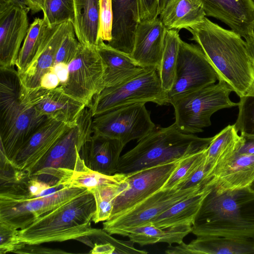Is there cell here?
<instances>
[{
	"label": "cell",
	"instance_id": "cell-34",
	"mask_svg": "<svg viewBox=\"0 0 254 254\" xmlns=\"http://www.w3.org/2000/svg\"><path fill=\"white\" fill-rule=\"evenodd\" d=\"M97 238L100 243H94L92 254H146L148 252L144 250L136 249L134 243L130 240H121L116 239L111 234L101 229H96L92 235Z\"/></svg>",
	"mask_w": 254,
	"mask_h": 254
},
{
	"label": "cell",
	"instance_id": "cell-22",
	"mask_svg": "<svg viewBox=\"0 0 254 254\" xmlns=\"http://www.w3.org/2000/svg\"><path fill=\"white\" fill-rule=\"evenodd\" d=\"M125 146L118 139L92 134L83 145L80 155L91 169L112 175L117 173L121 154Z\"/></svg>",
	"mask_w": 254,
	"mask_h": 254
},
{
	"label": "cell",
	"instance_id": "cell-16",
	"mask_svg": "<svg viewBox=\"0 0 254 254\" xmlns=\"http://www.w3.org/2000/svg\"><path fill=\"white\" fill-rule=\"evenodd\" d=\"M74 29L72 21H66L47 26L38 50L24 71L19 74L26 89H33L40 85L43 75L52 68L58 50L67 33Z\"/></svg>",
	"mask_w": 254,
	"mask_h": 254
},
{
	"label": "cell",
	"instance_id": "cell-37",
	"mask_svg": "<svg viewBox=\"0 0 254 254\" xmlns=\"http://www.w3.org/2000/svg\"><path fill=\"white\" fill-rule=\"evenodd\" d=\"M206 149L183 159L162 189L176 188L180 184L188 179L205 158Z\"/></svg>",
	"mask_w": 254,
	"mask_h": 254
},
{
	"label": "cell",
	"instance_id": "cell-26",
	"mask_svg": "<svg viewBox=\"0 0 254 254\" xmlns=\"http://www.w3.org/2000/svg\"><path fill=\"white\" fill-rule=\"evenodd\" d=\"M200 0H169L159 18L167 29H187L206 17Z\"/></svg>",
	"mask_w": 254,
	"mask_h": 254
},
{
	"label": "cell",
	"instance_id": "cell-4",
	"mask_svg": "<svg viewBox=\"0 0 254 254\" xmlns=\"http://www.w3.org/2000/svg\"><path fill=\"white\" fill-rule=\"evenodd\" d=\"M95 209L94 196L87 190L19 230L20 238L26 245H39L90 237L96 230L91 225Z\"/></svg>",
	"mask_w": 254,
	"mask_h": 254
},
{
	"label": "cell",
	"instance_id": "cell-9",
	"mask_svg": "<svg viewBox=\"0 0 254 254\" xmlns=\"http://www.w3.org/2000/svg\"><path fill=\"white\" fill-rule=\"evenodd\" d=\"M203 187L161 189L128 210L105 221L103 229L111 235L127 236L131 229L150 223L172 205Z\"/></svg>",
	"mask_w": 254,
	"mask_h": 254
},
{
	"label": "cell",
	"instance_id": "cell-10",
	"mask_svg": "<svg viewBox=\"0 0 254 254\" xmlns=\"http://www.w3.org/2000/svg\"><path fill=\"white\" fill-rule=\"evenodd\" d=\"M155 127L145 103L124 106L93 117L92 134L121 141L139 140Z\"/></svg>",
	"mask_w": 254,
	"mask_h": 254
},
{
	"label": "cell",
	"instance_id": "cell-17",
	"mask_svg": "<svg viewBox=\"0 0 254 254\" xmlns=\"http://www.w3.org/2000/svg\"><path fill=\"white\" fill-rule=\"evenodd\" d=\"M29 11L14 5L0 6V66H15L29 27Z\"/></svg>",
	"mask_w": 254,
	"mask_h": 254
},
{
	"label": "cell",
	"instance_id": "cell-19",
	"mask_svg": "<svg viewBox=\"0 0 254 254\" xmlns=\"http://www.w3.org/2000/svg\"><path fill=\"white\" fill-rule=\"evenodd\" d=\"M207 16L217 19L245 40L251 37L253 0H200Z\"/></svg>",
	"mask_w": 254,
	"mask_h": 254
},
{
	"label": "cell",
	"instance_id": "cell-25",
	"mask_svg": "<svg viewBox=\"0 0 254 254\" xmlns=\"http://www.w3.org/2000/svg\"><path fill=\"white\" fill-rule=\"evenodd\" d=\"M96 49L104 65V88L118 85L145 68L138 65L129 55L102 40L98 41Z\"/></svg>",
	"mask_w": 254,
	"mask_h": 254
},
{
	"label": "cell",
	"instance_id": "cell-5",
	"mask_svg": "<svg viewBox=\"0 0 254 254\" xmlns=\"http://www.w3.org/2000/svg\"><path fill=\"white\" fill-rule=\"evenodd\" d=\"M212 139L183 132L175 123L166 127H155L121 156L117 173L127 174L184 158L206 149Z\"/></svg>",
	"mask_w": 254,
	"mask_h": 254
},
{
	"label": "cell",
	"instance_id": "cell-6",
	"mask_svg": "<svg viewBox=\"0 0 254 254\" xmlns=\"http://www.w3.org/2000/svg\"><path fill=\"white\" fill-rule=\"evenodd\" d=\"M218 81L169 99L174 109L175 124L180 131L189 134L202 132L211 125L214 113L238 106L230 99L232 88L225 81Z\"/></svg>",
	"mask_w": 254,
	"mask_h": 254
},
{
	"label": "cell",
	"instance_id": "cell-29",
	"mask_svg": "<svg viewBox=\"0 0 254 254\" xmlns=\"http://www.w3.org/2000/svg\"><path fill=\"white\" fill-rule=\"evenodd\" d=\"M191 231L192 226L190 225L162 228L152 223H148L131 229L127 237L134 244L141 246L157 243L172 245L182 243L184 238L191 233Z\"/></svg>",
	"mask_w": 254,
	"mask_h": 254
},
{
	"label": "cell",
	"instance_id": "cell-49",
	"mask_svg": "<svg viewBox=\"0 0 254 254\" xmlns=\"http://www.w3.org/2000/svg\"><path fill=\"white\" fill-rule=\"evenodd\" d=\"M40 10H42L44 0H30Z\"/></svg>",
	"mask_w": 254,
	"mask_h": 254
},
{
	"label": "cell",
	"instance_id": "cell-7",
	"mask_svg": "<svg viewBox=\"0 0 254 254\" xmlns=\"http://www.w3.org/2000/svg\"><path fill=\"white\" fill-rule=\"evenodd\" d=\"M147 102L160 106L169 103L168 94L162 87L156 68H145L118 85L104 88L88 107L94 117L124 106Z\"/></svg>",
	"mask_w": 254,
	"mask_h": 254
},
{
	"label": "cell",
	"instance_id": "cell-42",
	"mask_svg": "<svg viewBox=\"0 0 254 254\" xmlns=\"http://www.w3.org/2000/svg\"><path fill=\"white\" fill-rule=\"evenodd\" d=\"M205 157L190 177L176 188L182 190L206 186L208 182L209 169L206 164Z\"/></svg>",
	"mask_w": 254,
	"mask_h": 254
},
{
	"label": "cell",
	"instance_id": "cell-32",
	"mask_svg": "<svg viewBox=\"0 0 254 254\" xmlns=\"http://www.w3.org/2000/svg\"><path fill=\"white\" fill-rule=\"evenodd\" d=\"M127 188L128 183L126 177L124 180L118 183L103 185L88 190L93 194L96 204L92 221L97 223L109 219L116 198Z\"/></svg>",
	"mask_w": 254,
	"mask_h": 254
},
{
	"label": "cell",
	"instance_id": "cell-35",
	"mask_svg": "<svg viewBox=\"0 0 254 254\" xmlns=\"http://www.w3.org/2000/svg\"><path fill=\"white\" fill-rule=\"evenodd\" d=\"M43 18L49 26L66 21L73 22L74 17L73 0H44Z\"/></svg>",
	"mask_w": 254,
	"mask_h": 254
},
{
	"label": "cell",
	"instance_id": "cell-15",
	"mask_svg": "<svg viewBox=\"0 0 254 254\" xmlns=\"http://www.w3.org/2000/svg\"><path fill=\"white\" fill-rule=\"evenodd\" d=\"M73 126L56 119L48 118L11 162L17 169L30 176L34 167Z\"/></svg>",
	"mask_w": 254,
	"mask_h": 254
},
{
	"label": "cell",
	"instance_id": "cell-23",
	"mask_svg": "<svg viewBox=\"0 0 254 254\" xmlns=\"http://www.w3.org/2000/svg\"><path fill=\"white\" fill-rule=\"evenodd\" d=\"M112 39L107 44L130 55L135 30L139 22L137 0H112Z\"/></svg>",
	"mask_w": 254,
	"mask_h": 254
},
{
	"label": "cell",
	"instance_id": "cell-48",
	"mask_svg": "<svg viewBox=\"0 0 254 254\" xmlns=\"http://www.w3.org/2000/svg\"><path fill=\"white\" fill-rule=\"evenodd\" d=\"M245 41L247 42L249 49L254 59V39L252 37H250L245 40Z\"/></svg>",
	"mask_w": 254,
	"mask_h": 254
},
{
	"label": "cell",
	"instance_id": "cell-2",
	"mask_svg": "<svg viewBox=\"0 0 254 254\" xmlns=\"http://www.w3.org/2000/svg\"><path fill=\"white\" fill-rule=\"evenodd\" d=\"M210 187L191 233L196 236L254 239V191L249 187L219 192Z\"/></svg>",
	"mask_w": 254,
	"mask_h": 254
},
{
	"label": "cell",
	"instance_id": "cell-21",
	"mask_svg": "<svg viewBox=\"0 0 254 254\" xmlns=\"http://www.w3.org/2000/svg\"><path fill=\"white\" fill-rule=\"evenodd\" d=\"M168 254H254V239L200 236L189 244L184 242L169 246Z\"/></svg>",
	"mask_w": 254,
	"mask_h": 254
},
{
	"label": "cell",
	"instance_id": "cell-31",
	"mask_svg": "<svg viewBox=\"0 0 254 254\" xmlns=\"http://www.w3.org/2000/svg\"><path fill=\"white\" fill-rule=\"evenodd\" d=\"M179 30L167 29L159 73L163 88L168 93L175 79L177 61L181 41Z\"/></svg>",
	"mask_w": 254,
	"mask_h": 254
},
{
	"label": "cell",
	"instance_id": "cell-50",
	"mask_svg": "<svg viewBox=\"0 0 254 254\" xmlns=\"http://www.w3.org/2000/svg\"><path fill=\"white\" fill-rule=\"evenodd\" d=\"M251 37L254 39V21L253 22L252 28Z\"/></svg>",
	"mask_w": 254,
	"mask_h": 254
},
{
	"label": "cell",
	"instance_id": "cell-27",
	"mask_svg": "<svg viewBox=\"0 0 254 254\" xmlns=\"http://www.w3.org/2000/svg\"><path fill=\"white\" fill-rule=\"evenodd\" d=\"M73 21L76 36L83 45L96 48L99 26V0H73Z\"/></svg>",
	"mask_w": 254,
	"mask_h": 254
},
{
	"label": "cell",
	"instance_id": "cell-20",
	"mask_svg": "<svg viewBox=\"0 0 254 254\" xmlns=\"http://www.w3.org/2000/svg\"><path fill=\"white\" fill-rule=\"evenodd\" d=\"M254 181V154L234 153L219 164L206 186L221 192L250 187Z\"/></svg>",
	"mask_w": 254,
	"mask_h": 254
},
{
	"label": "cell",
	"instance_id": "cell-41",
	"mask_svg": "<svg viewBox=\"0 0 254 254\" xmlns=\"http://www.w3.org/2000/svg\"><path fill=\"white\" fill-rule=\"evenodd\" d=\"M168 1L169 0H137L139 22L158 17Z\"/></svg>",
	"mask_w": 254,
	"mask_h": 254
},
{
	"label": "cell",
	"instance_id": "cell-44",
	"mask_svg": "<svg viewBox=\"0 0 254 254\" xmlns=\"http://www.w3.org/2000/svg\"><path fill=\"white\" fill-rule=\"evenodd\" d=\"M37 245H26L16 253L18 254H67L68 252L61 250L37 246Z\"/></svg>",
	"mask_w": 254,
	"mask_h": 254
},
{
	"label": "cell",
	"instance_id": "cell-13",
	"mask_svg": "<svg viewBox=\"0 0 254 254\" xmlns=\"http://www.w3.org/2000/svg\"><path fill=\"white\" fill-rule=\"evenodd\" d=\"M184 158L126 174L128 188L116 198L110 218L128 210L161 190Z\"/></svg>",
	"mask_w": 254,
	"mask_h": 254
},
{
	"label": "cell",
	"instance_id": "cell-8",
	"mask_svg": "<svg viewBox=\"0 0 254 254\" xmlns=\"http://www.w3.org/2000/svg\"><path fill=\"white\" fill-rule=\"evenodd\" d=\"M87 190L64 188L51 195L37 197L12 190H0V222L17 229H24Z\"/></svg>",
	"mask_w": 254,
	"mask_h": 254
},
{
	"label": "cell",
	"instance_id": "cell-39",
	"mask_svg": "<svg viewBox=\"0 0 254 254\" xmlns=\"http://www.w3.org/2000/svg\"><path fill=\"white\" fill-rule=\"evenodd\" d=\"M26 245L19 236V229L0 222V254L16 253Z\"/></svg>",
	"mask_w": 254,
	"mask_h": 254
},
{
	"label": "cell",
	"instance_id": "cell-45",
	"mask_svg": "<svg viewBox=\"0 0 254 254\" xmlns=\"http://www.w3.org/2000/svg\"><path fill=\"white\" fill-rule=\"evenodd\" d=\"M60 80L52 70L45 73L41 78L40 86L46 89H54L59 86Z\"/></svg>",
	"mask_w": 254,
	"mask_h": 254
},
{
	"label": "cell",
	"instance_id": "cell-33",
	"mask_svg": "<svg viewBox=\"0 0 254 254\" xmlns=\"http://www.w3.org/2000/svg\"><path fill=\"white\" fill-rule=\"evenodd\" d=\"M48 24L44 18H35L21 47L16 63L19 74H22L33 59Z\"/></svg>",
	"mask_w": 254,
	"mask_h": 254
},
{
	"label": "cell",
	"instance_id": "cell-36",
	"mask_svg": "<svg viewBox=\"0 0 254 254\" xmlns=\"http://www.w3.org/2000/svg\"><path fill=\"white\" fill-rule=\"evenodd\" d=\"M239 113L234 124L240 135L254 139V93L240 98Z\"/></svg>",
	"mask_w": 254,
	"mask_h": 254
},
{
	"label": "cell",
	"instance_id": "cell-12",
	"mask_svg": "<svg viewBox=\"0 0 254 254\" xmlns=\"http://www.w3.org/2000/svg\"><path fill=\"white\" fill-rule=\"evenodd\" d=\"M217 75L198 45L181 40L175 79L169 99L215 84Z\"/></svg>",
	"mask_w": 254,
	"mask_h": 254
},
{
	"label": "cell",
	"instance_id": "cell-38",
	"mask_svg": "<svg viewBox=\"0 0 254 254\" xmlns=\"http://www.w3.org/2000/svg\"><path fill=\"white\" fill-rule=\"evenodd\" d=\"M113 18L112 0H99L97 42L99 40L107 43L111 42L112 39Z\"/></svg>",
	"mask_w": 254,
	"mask_h": 254
},
{
	"label": "cell",
	"instance_id": "cell-51",
	"mask_svg": "<svg viewBox=\"0 0 254 254\" xmlns=\"http://www.w3.org/2000/svg\"><path fill=\"white\" fill-rule=\"evenodd\" d=\"M253 190L254 191V181L252 183V184L249 187Z\"/></svg>",
	"mask_w": 254,
	"mask_h": 254
},
{
	"label": "cell",
	"instance_id": "cell-43",
	"mask_svg": "<svg viewBox=\"0 0 254 254\" xmlns=\"http://www.w3.org/2000/svg\"><path fill=\"white\" fill-rule=\"evenodd\" d=\"M14 5L33 13H36L40 10L30 0H0V6Z\"/></svg>",
	"mask_w": 254,
	"mask_h": 254
},
{
	"label": "cell",
	"instance_id": "cell-28",
	"mask_svg": "<svg viewBox=\"0 0 254 254\" xmlns=\"http://www.w3.org/2000/svg\"><path fill=\"white\" fill-rule=\"evenodd\" d=\"M210 187L205 186L201 190L172 205L150 223L166 228L182 225H192L201 203Z\"/></svg>",
	"mask_w": 254,
	"mask_h": 254
},
{
	"label": "cell",
	"instance_id": "cell-3",
	"mask_svg": "<svg viewBox=\"0 0 254 254\" xmlns=\"http://www.w3.org/2000/svg\"><path fill=\"white\" fill-rule=\"evenodd\" d=\"M47 118L24 99L15 66H0V146L11 162Z\"/></svg>",
	"mask_w": 254,
	"mask_h": 254
},
{
	"label": "cell",
	"instance_id": "cell-1",
	"mask_svg": "<svg viewBox=\"0 0 254 254\" xmlns=\"http://www.w3.org/2000/svg\"><path fill=\"white\" fill-rule=\"evenodd\" d=\"M201 48L218 81H224L240 98L254 93V59L248 45L234 31L206 17L187 29Z\"/></svg>",
	"mask_w": 254,
	"mask_h": 254
},
{
	"label": "cell",
	"instance_id": "cell-47",
	"mask_svg": "<svg viewBox=\"0 0 254 254\" xmlns=\"http://www.w3.org/2000/svg\"><path fill=\"white\" fill-rule=\"evenodd\" d=\"M236 152L240 154H254V139L242 136V142Z\"/></svg>",
	"mask_w": 254,
	"mask_h": 254
},
{
	"label": "cell",
	"instance_id": "cell-14",
	"mask_svg": "<svg viewBox=\"0 0 254 254\" xmlns=\"http://www.w3.org/2000/svg\"><path fill=\"white\" fill-rule=\"evenodd\" d=\"M22 93L25 101L41 115L72 126L77 124L80 115L86 107L66 94L59 86L51 89L41 86L26 89L22 85Z\"/></svg>",
	"mask_w": 254,
	"mask_h": 254
},
{
	"label": "cell",
	"instance_id": "cell-18",
	"mask_svg": "<svg viewBox=\"0 0 254 254\" xmlns=\"http://www.w3.org/2000/svg\"><path fill=\"white\" fill-rule=\"evenodd\" d=\"M167 30L159 17L138 23L130 55L138 65L159 69Z\"/></svg>",
	"mask_w": 254,
	"mask_h": 254
},
{
	"label": "cell",
	"instance_id": "cell-30",
	"mask_svg": "<svg viewBox=\"0 0 254 254\" xmlns=\"http://www.w3.org/2000/svg\"><path fill=\"white\" fill-rule=\"evenodd\" d=\"M238 132L235 124L228 125L213 137L205 157L206 164L209 169L208 182L214 169L238 150L242 141V136Z\"/></svg>",
	"mask_w": 254,
	"mask_h": 254
},
{
	"label": "cell",
	"instance_id": "cell-46",
	"mask_svg": "<svg viewBox=\"0 0 254 254\" xmlns=\"http://www.w3.org/2000/svg\"><path fill=\"white\" fill-rule=\"evenodd\" d=\"M51 70L58 76L60 82L59 86L64 85L68 78V64L64 63L57 64L53 65Z\"/></svg>",
	"mask_w": 254,
	"mask_h": 254
},
{
	"label": "cell",
	"instance_id": "cell-11",
	"mask_svg": "<svg viewBox=\"0 0 254 254\" xmlns=\"http://www.w3.org/2000/svg\"><path fill=\"white\" fill-rule=\"evenodd\" d=\"M68 70L65 83L59 87L88 107L95 96L104 89V65L96 47L81 44L68 64Z\"/></svg>",
	"mask_w": 254,
	"mask_h": 254
},
{
	"label": "cell",
	"instance_id": "cell-24",
	"mask_svg": "<svg viewBox=\"0 0 254 254\" xmlns=\"http://www.w3.org/2000/svg\"><path fill=\"white\" fill-rule=\"evenodd\" d=\"M126 177V174L123 173L107 175L91 169L86 165L78 152L74 168L58 169L52 176L51 180L54 185H61L66 188L89 190L121 182Z\"/></svg>",
	"mask_w": 254,
	"mask_h": 254
},
{
	"label": "cell",
	"instance_id": "cell-40",
	"mask_svg": "<svg viewBox=\"0 0 254 254\" xmlns=\"http://www.w3.org/2000/svg\"><path fill=\"white\" fill-rule=\"evenodd\" d=\"M81 45L74 29H72L63 39L56 54L54 65L59 63L68 64L76 55Z\"/></svg>",
	"mask_w": 254,
	"mask_h": 254
}]
</instances>
